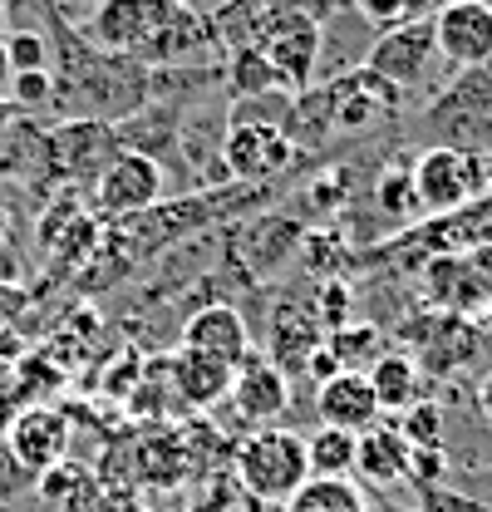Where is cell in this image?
Masks as SVG:
<instances>
[{
	"label": "cell",
	"instance_id": "cell-10",
	"mask_svg": "<svg viewBox=\"0 0 492 512\" xmlns=\"http://www.w3.org/2000/svg\"><path fill=\"white\" fill-rule=\"evenodd\" d=\"M306 232V217H296V212H251V222H242L232 232V256H237L242 276L256 286V281H271L301 252Z\"/></svg>",
	"mask_w": 492,
	"mask_h": 512
},
{
	"label": "cell",
	"instance_id": "cell-20",
	"mask_svg": "<svg viewBox=\"0 0 492 512\" xmlns=\"http://www.w3.org/2000/svg\"><path fill=\"white\" fill-rule=\"evenodd\" d=\"M256 50H261V60L271 69L276 89H286V94H306L315 84V74H320V30L315 25L281 30V35L261 40Z\"/></svg>",
	"mask_w": 492,
	"mask_h": 512
},
{
	"label": "cell",
	"instance_id": "cell-32",
	"mask_svg": "<svg viewBox=\"0 0 492 512\" xmlns=\"http://www.w3.org/2000/svg\"><path fill=\"white\" fill-rule=\"evenodd\" d=\"M178 5L192 10V15H202V20H212V15H217V10H227L232 0H178Z\"/></svg>",
	"mask_w": 492,
	"mask_h": 512
},
{
	"label": "cell",
	"instance_id": "cell-22",
	"mask_svg": "<svg viewBox=\"0 0 492 512\" xmlns=\"http://www.w3.org/2000/svg\"><path fill=\"white\" fill-rule=\"evenodd\" d=\"M374 212H379V227L389 237V227H414L419 222V197H414V153H394L379 173H374Z\"/></svg>",
	"mask_w": 492,
	"mask_h": 512
},
{
	"label": "cell",
	"instance_id": "cell-36",
	"mask_svg": "<svg viewBox=\"0 0 492 512\" xmlns=\"http://www.w3.org/2000/svg\"><path fill=\"white\" fill-rule=\"evenodd\" d=\"M488 483H492V463H488Z\"/></svg>",
	"mask_w": 492,
	"mask_h": 512
},
{
	"label": "cell",
	"instance_id": "cell-17",
	"mask_svg": "<svg viewBox=\"0 0 492 512\" xmlns=\"http://www.w3.org/2000/svg\"><path fill=\"white\" fill-rule=\"evenodd\" d=\"M315 419L345 434H365L369 424H379L384 414H379V399L369 389L365 370H340L315 384Z\"/></svg>",
	"mask_w": 492,
	"mask_h": 512
},
{
	"label": "cell",
	"instance_id": "cell-1",
	"mask_svg": "<svg viewBox=\"0 0 492 512\" xmlns=\"http://www.w3.org/2000/svg\"><path fill=\"white\" fill-rule=\"evenodd\" d=\"M409 133L424 138V148H458L492 158V64L458 69L448 84H438Z\"/></svg>",
	"mask_w": 492,
	"mask_h": 512
},
{
	"label": "cell",
	"instance_id": "cell-21",
	"mask_svg": "<svg viewBox=\"0 0 492 512\" xmlns=\"http://www.w3.org/2000/svg\"><path fill=\"white\" fill-rule=\"evenodd\" d=\"M365 375H369L374 399H379V414H389V419L424 399V370H419V360H414L409 350H389V345H384Z\"/></svg>",
	"mask_w": 492,
	"mask_h": 512
},
{
	"label": "cell",
	"instance_id": "cell-8",
	"mask_svg": "<svg viewBox=\"0 0 492 512\" xmlns=\"http://www.w3.org/2000/svg\"><path fill=\"white\" fill-rule=\"evenodd\" d=\"M163 188H168V178H163V168H158L153 158L119 148L84 197H89V212H94L99 222H128V217L158 207V202H163Z\"/></svg>",
	"mask_w": 492,
	"mask_h": 512
},
{
	"label": "cell",
	"instance_id": "cell-4",
	"mask_svg": "<svg viewBox=\"0 0 492 512\" xmlns=\"http://www.w3.org/2000/svg\"><path fill=\"white\" fill-rule=\"evenodd\" d=\"M335 10H340V0H232L227 10L212 15V35H217V50L227 60V55L256 50L261 40H271L281 30H296V25L320 30Z\"/></svg>",
	"mask_w": 492,
	"mask_h": 512
},
{
	"label": "cell",
	"instance_id": "cell-3",
	"mask_svg": "<svg viewBox=\"0 0 492 512\" xmlns=\"http://www.w3.org/2000/svg\"><path fill=\"white\" fill-rule=\"evenodd\" d=\"M306 478H310L306 439L296 429H286V424L251 429L237 444V483L256 503H286Z\"/></svg>",
	"mask_w": 492,
	"mask_h": 512
},
{
	"label": "cell",
	"instance_id": "cell-11",
	"mask_svg": "<svg viewBox=\"0 0 492 512\" xmlns=\"http://www.w3.org/2000/svg\"><path fill=\"white\" fill-rule=\"evenodd\" d=\"M173 5L178 0H99L79 20V30H84V40L94 50H104V55H133L138 60V50L173 15Z\"/></svg>",
	"mask_w": 492,
	"mask_h": 512
},
{
	"label": "cell",
	"instance_id": "cell-31",
	"mask_svg": "<svg viewBox=\"0 0 492 512\" xmlns=\"http://www.w3.org/2000/svg\"><path fill=\"white\" fill-rule=\"evenodd\" d=\"M473 404H478V414H483V419L492 424V370L483 375V380H478V389H473Z\"/></svg>",
	"mask_w": 492,
	"mask_h": 512
},
{
	"label": "cell",
	"instance_id": "cell-9",
	"mask_svg": "<svg viewBox=\"0 0 492 512\" xmlns=\"http://www.w3.org/2000/svg\"><path fill=\"white\" fill-rule=\"evenodd\" d=\"M296 163H301V153L291 148V138L276 124L227 119V133H222V173H227V183H276V178H291Z\"/></svg>",
	"mask_w": 492,
	"mask_h": 512
},
{
	"label": "cell",
	"instance_id": "cell-30",
	"mask_svg": "<svg viewBox=\"0 0 492 512\" xmlns=\"http://www.w3.org/2000/svg\"><path fill=\"white\" fill-rule=\"evenodd\" d=\"M30 483H35V478H30V473H25V468H20V463L10 458V448L0 444V503L20 498V493H25Z\"/></svg>",
	"mask_w": 492,
	"mask_h": 512
},
{
	"label": "cell",
	"instance_id": "cell-2",
	"mask_svg": "<svg viewBox=\"0 0 492 512\" xmlns=\"http://www.w3.org/2000/svg\"><path fill=\"white\" fill-rule=\"evenodd\" d=\"M320 104H325V119H330V138H350V143H360L369 133H384L389 124L404 119V94L384 74H374L369 64L325 79Z\"/></svg>",
	"mask_w": 492,
	"mask_h": 512
},
{
	"label": "cell",
	"instance_id": "cell-13",
	"mask_svg": "<svg viewBox=\"0 0 492 512\" xmlns=\"http://www.w3.org/2000/svg\"><path fill=\"white\" fill-rule=\"evenodd\" d=\"M414 281L424 286V301L433 311H443V316L468 320V316H483L492 306V291L483 286V276H478V266H473L468 252L433 256V261H424L414 271Z\"/></svg>",
	"mask_w": 492,
	"mask_h": 512
},
{
	"label": "cell",
	"instance_id": "cell-16",
	"mask_svg": "<svg viewBox=\"0 0 492 512\" xmlns=\"http://www.w3.org/2000/svg\"><path fill=\"white\" fill-rule=\"evenodd\" d=\"M5 448H10V458L30 473V478H45L50 468H60L64 463V448H69V419H64L60 409H25V414H15V424H10V434H5Z\"/></svg>",
	"mask_w": 492,
	"mask_h": 512
},
{
	"label": "cell",
	"instance_id": "cell-29",
	"mask_svg": "<svg viewBox=\"0 0 492 512\" xmlns=\"http://www.w3.org/2000/svg\"><path fill=\"white\" fill-rule=\"evenodd\" d=\"M419 508L424 512H492V503L483 498H468V493H458V488H419Z\"/></svg>",
	"mask_w": 492,
	"mask_h": 512
},
{
	"label": "cell",
	"instance_id": "cell-37",
	"mask_svg": "<svg viewBox=\"0 0 492 512\" xmlns=\"http://www.w3.org/2000/svg\"><path fill=\"white\" fill-rule=\"evenodd\" d=\"M350 5H355V0H350Z\"/></svg>",
	"mask_w": 492,
	"mask_h": 512
},
{
	"label": "cell",
	"instance_id": "cell-12",
	"mask_svg": "<svg viewBox=\"0 0 492 512\" xmlns=\"http://www.w3.org/2000/svg\"><path fill=\"white\" fill-rule=\"evenodd\" d=\"M429 20L448 74L492 64V0H443Z\"/></svg>",
	"mask_w": 492,
	"mask_h": 512
},
{
	"label": "cell",
	"instance_id": "cell-19",
	"mask_svg": "<svg viewBox=\"0 0 492 512\" xmlns=\"http://www.w3.org/2000/svg\"><path fill=\"white\" fill-rule=\"evenodd\" d=\"M409 463H414V448L399 434L394 419L369 424L365 434L355 439V478L369 483V488H399V483H409Z\"/></svg>",
	"mask_w": 492,
	"mask_h": 512
},
{
	"label": "cell",
	"instance_id": "cell-5",
	"mask_svg": "<svg viewBox=\"0 0 492 512\" xmlns=\"http://www.w3.org/2000/svg\"><path fill=\"white\" fill-rule=\"evenodd\" d=\"M119 153V133L99 119H60L45 128V173L55 188L89 192Z\"/></svg>",
	"mask_w": 492,
	"mask_h": 512
},
{
	"label": "cell",
	"instance_id": "cell-15",
	"mask_svg": "<svg viewBox=\"0 0 492 512\" xmlns=\"http://www.w3.org/2000/svg\"><path fill=\"white\" fill-rule=\"evenodd\" d=\"M232 404H237V414L251 429H271L291 409V380L261 350H251L242 365L232 370Z\"/></svg>",
	"mask_w": 492,
	"mask_h": 512
},
{
	"label": "cell",
	"instance_id": "cell-25",
	"mask_svg": "<svg viewBox=\"0 0 492 512\" xmlns=\"http://www.w3.org/2000/svg\"><path fill=\"white\" fill-rule=\"evenodd\" d=\"M301 439H306L310 478H355V439H360V434L315 424V429L301 434Z\"/></svg>",
	"mask_w": 492,
	"mask_h": 512
},
{
	"label": "cell",
	"instance_id": "cell-35",
	"mask_svg": "<svg viewBox=\"0 0 492 512\" xmlns=\"http://www.w3.org/2000/svg\"><path fill=\"white\" fill-rule=\"evenodd\" d=\"M384 512H414V508H384Z\"/></svg>",
	"mask_w": 492,
	"mask_h": 512
},
{
	"label": "cell",
	"instance_id": "cell-24",
	"mask_svg": "<svg viewBox=\"0 0 492 512\" xmlns=\"http://www.w3.org/2000/svg\"><path fill=\"white\" fill-rule=\"evenodd\" d=\"M281 512H369V498L355 478H306Z\"/></svg>",
	"mask_w": 492,
	"mask_h": 512
},
{
	"label": "cell",
	"instance_id": "cell-6",
	"mask_svg": "<svg viewBox=\"0 0 492 512\" xmlns=\"http://www.w3.org/2000/svg\"><path fill=\"white\" fill-rule=\"evenodd\" d=\"M365 64L374 74H384L404 99H409L414 89H438V69H448V64L438 60L429 15H424V20H404V25H394V30H379L374 45H369Z\"/></svg>",
	"mask_w": 492,
	"mask_h": 512
},
{
	"label": "cell",
	"instance_id": "cell-23",
	"mask_svg": "<svg viewBox=\"0 0 492 512\" xmlns=\"http://www.w3.org/2000/svg\"><path fill=\"white\" fill-rule=\"evenodd\" d=\"M168 380H173V394L192 404V409H212L217 399H227L232 394V365H217V360H207V355H197V350H178L173 360H168Z\"/></svg>",
	"mask_w": 492,
	"mask_h": 512
},
{
	"label": "cell",
	"instance_id": "cell-27",
	"mask_svg": "<svg viewBox=\"0 0 492 512\" xmlns=\"http://www.w3.org/2000/svg\"><path fill=\"white\" fill-rule=\"evenodd\" d=\"M399 434L409 439V448H448V414H443V404L438 399H419V404H409L399 419Z\"/></svg>",
	"mask_w": 492,
	"mask_h": 512
},
{
	"label": "cell",
	"instance_id": "cell-18",
	"mask_svg": "<svg viewBox=\"0 0 492 512\" xmlns=\"http://www.w3.org/2000/svg\"><path fill=\"white\" fill-rule=\"evenodd\" d=\"M183 345L197 350V355H207V360H217V365H232L237 370L246 355H251V330H246L237 306L212 301V306L192 311V320L183 325Z\"/></svg>",
	"mask_w": 492,
	"mask_h": 512
},
{
	"label": "cell",
	"instance_id": "cell-7",
	"mask_svg": "<svg viewBox=\"0 0 492 512\" xmlns=\"http://www.w3.org/2000/svg\"><path fill=\"white\" fill-rule=\"evenodd\" d=\"M483 163L478 153L458 148H419L414 153V197H419V222L424 217H448L483 197Z\"/></svg>",
	"mask_w": 492,
	"mask_h": 512
},
{
	"label": "cell",
	"instance_id": "cell-28",
	"mask_svg": "<svg viewBox=\"0 0 492 512\" xmlns=\"http://www.w3.org/2000/svg\"><path fill=\"white\" fill-rule=\"evenodd\" d=\"M0 45H5V64H10V74L50 69V35H45V30H5V35H0Z\"/></svg>",
	"mask_w": 492,
	"mask_h": 512
},
{
	"label": "cell",
	"instance_id": "cell-33",
	"mask_svg": "<svg viewBox=\"0 0 492 512\" xmlns=\"http://www.w3.org/2000/svg\"><path fill=\"white\" fill-rule=\"evenodd\" d=\"M10 94V64H5V45H0V99Z\"/></svg>",
	"mask_w": 492,
	"mask_h": 512
},
{
	"label": "cell",
	"instance_id": "cell-26",
	"mask_svg": "<svg viewBox=\"0 0 492 512\" xmlns=\"http://www.w3.org/2000/svg\"><path fill=\"white\" fill-rule=\"evenodd\" d=\"M222 89H227V99L271 94L276 79H271V69L261 60V50H237V55H227V60H222ZM281 94H286V89H281Z\"/></svg>",
	"mask_w": 492,
	"mask_h": 512
},
{
	"label": "cell",
	"instance_id": "cell-14",
	"mask_svg": "<svg viewBox=\"0 0 492 512\" xmlns=\"http://www.w3.org/2000/svg\"><path fill=\"white\" fill-rule=\"evenodd\" d=\"M217 60H222V50H217L212 20L192 15L183 5H173V15L138 50V64H148V69H187V64H217Z\"/></svg>",
	"mask_w": 492,
	"mask_h": 512
},
{
	"label": "cell",
	"instance_id": "cell-34",
	"mask_svg": "<svg viewBox=\"0 0 492 512\" xmlns=\"http://www.w3.org/2000/svg\"><path fill=\"white\" fill-rule=\"evenodd\" d=\"M0 35H5V0H0Z\"/></svg>",
	"mask_w": 492,
	"mask_h": 512
}]
</instances>
